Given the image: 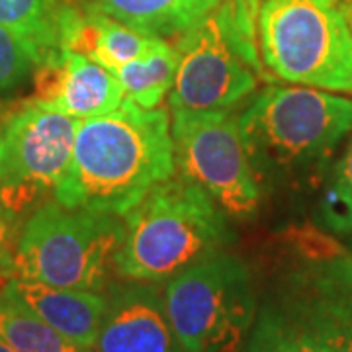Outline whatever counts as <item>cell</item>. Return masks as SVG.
<instances>
[{
    "label": "cell",
    "mask_w": 352,
    "mask_h": 352,
    "mask_svg": "<svg viewBox=\"0 0 352 352\" xmlns=\"http://www.w3.org/2000/svg\"><path fill=\"white\" fill-rule=\"evenodd\" d=\"M176 173L175 141L164 108L124 100L116 110L78 120L67 173L55 188L65 208L124 217Z\"/></svg>",
    "instance_id": "2"
},
{
    "label": "cell",
    "mask_w": 352,
    "mask_h": 352,
    "mask_svg": "<svg viewBox=\"0 0 352 352\" xmlns=\"http://www.w3.org/2000/svg\"><path fill=\"white\" fill-rule=\"evenodd\" d=\"M243 352H352V252L317 231H296L256 282Z\"/></svg>",
    "instance_id": "1"
},
{
    "label": "cell",
    "mask_w": 352,
    "mask_h": 352,
    "mask_svg": "<svg viewBox=\"0 0 352 352\" xmlns=\"http://www.w3.org/2000/svg\"><path fill=\"white\" fill-rule=\"evenodd\" d=\"M14 217L2 204H0V292L10 284L14 278V251H16V231H14Z\"/></svg>",
    "instance_id": "20"
},
{
    "label": "cell",
    "mask_w": 352,
    "mask_h": 352,
    "mask_svg": "<svg viewBox=\"0 0 352 352\" xmlns=\"http://www.w3.org/2000/svg\"><path fill=\"white\" fill-rule=\"evenodd\" d=\"M180 53L163 39L151 53L116 71L127 100L141 108H157L175 87Z\"/></svg>",
    "instance_id": "16"
},
{
    "label": "cell",
    "mask_w": 352,
    "mask_h": 352,
    "mask_svg": "<svg viewBox=\"0 0 352 352\" xmlns=\"http://www.w3.org/2000/svg\"><path fill=\"white\" fill-rule=\"evenodd\" d=\"M319 214L329 231L352 233V131L344 153L331 170Z\"/></svg>",
    "instance_id": "18"
},
{
    "label": "cell",
    "mask_w": 352,
    "mask_h": 352,
    "mask_svg": "<svg viewBox=\"0 0 352 352\" xmlns=\"http://www.w3.org/2000/svg\"><path fill=\"white\" fill-rule=\"evenodd\" d=\"M344 12H346V18H349V22H351V28H352V2L351 0H344Z\"/></svg>",
    "instance_id": "22"
},
{
    "label": "cell",
    "mask_w": 352,
    "mask_h": 352,
    "mask_svg": "<svg viewBox=\"0 0 352 352\" xmlns=\"http://www.w3.org/2000/svg\"><path fill=\"white\" fill-rule=\"evenodd\" d=\"M10 110H12V108H8L6 104H2V102H0V124L4 122V118L8 116V112H10Z\"/></svg>",
    "instance_id": "21"
},
{
    "label": "cell",
    "mask_w": 352,
    "mask_h": 352,
    "mask_svg": "<svg viewBox=\"0 0 352 352\" xmlns=\"http://www.w3.org/2000/svg\"><path fill=\"white\" fill-rule=\"evenodd\" d=\"M124 239L118 215L39 206L22 227L14 251V278L55 288L102 292Z\"/></svg>",
    "instance_id": "7"
},
{
    "label": "cell",
    "mask_w": 352,
    "mask_h": 352,
    "mask_svg": "<svg viewBox=\"0 0 352 352\" xmlns=\"http://www.w3.org/2000/svg\"><path fill=\"white\" fill-rule=\"evenodd\" d=\"M78 120L38 100L12 108L0 124V204L18 215L55 192L67 173Z\"/></svg>",
    "instance_id": "10"
},
{
    "label": "cell",
    "mask_w": 352,
    "mask_h": 352,
    "mask_svg": "<svg viewBox=\"0 0 352 352\" xmlns=\"http://www.w3.org/2000/svg\"><path fill=\"white\" fill-rule=\"evenodd\" d=\"M94 352H186L176 337L164 294L153 282L112 286Z\"/></svg>",
    "instance_id": "11"
},
{
    "label": "cell",
    "mask_w": 352,
    "mask_h": 352,
    "mask_svg": "<svg viewBox=\"0 0 352 352\" xmlns=\"http://www.w3.org/2000/svg\"><path fill=\"white\" fill-rule=\"evenodd\" d=\"M113 20L153 38H180L221 0H92Z\"/></svg>",
    "instance_id": "14"
},
{
    "label": "cell",
    "mask_w": 352,
    "mask_h": 352,
    "mask_svg": "<svg viewBox=\"0 0 352 352\" xmlns=\"http://www.w3.org/2000/svg\"><path fill=\"white\" fill-rule=\"evenodd\" d=\"M261 0H221L186 34L176 38L180 53L173 110H229L263 80L258 50Z\"/></svg>",
    "instance_id": "5"
},
{
    "label": "cell",
    "mask_w": 352,
    "mask_h": 352,
    "mask_svg": "<svg viewBox=\"0 0 352 352\" xmlns=\"http://www.w3.org/2000/svg\"><path fill=\"white\" fill-rule=\"evenodd\" d=\"M124 219V239L112 266L131 282H166L235 241L229 215L182 176L159 182Z\"/></svg>",
    "instance_id": "3"
},
{
    "label": "cell",
    "mask_w": 352,
    "mask_h": 352,
    "mask_svg": "<svg viewBox=\"0 0 352 352\" xmlns=\"http://www.w3.org/2000/svg\"><path fill=\"white\" fill-rule=\"evenodd\" d=\"M2 292L24 303L73 344L94 351L108 305L102 292L55 288L20 278H12Z\"/></svg>",
    "instance_id": "13"
},
{
    "label": "cell",
    "mask_w": 352,
    "mask_h": 352,
    "mask_svg": "<svg viewBox=\"0 0 352 352\" xmlns=\"http://www.w3.org/2000/svg\"><path fill=\"white\" fill-rule=\"evenodd\" d=\"M34 73V100L75 120L104 116L126 100L116 73L78 51L61 50Z\"/></svg>",
    "instance_id": "12"
},
{
    "label": "cell",
    "mask_w": 352,
    "mask_h": 352,
    "mask_svg": "<svg viewBox=\"0 0 352 352\" xmlns=\"http://www.w3.org/2000/svg\"><path fill=\"white\" fill-rule=\"evenodd\" d=\"M0 339L16 352H92L65 339L6 292H0Z\"/></svg>",
    "instance_id": "17"
},
{
    "label": "cell",
    "mask_w": 352,
    "mask_h": 352,
    "mask_svg": "<svg viewBox=\"0 0 352 352\" xmlns=\"http://www.w3.org/2000/svg\"><path fill=\"white\" fill-rule=\"evenodd\" d=\"M252 170L264 188L314 173L352 131V100L311 87H266L239 116Z\"/></svg>",
    "instance_id": "4"
},
{
    "label": "cell",
    "mask_w": 352,
    "mask_h": 352,
    "mask_svg": "<svg viewBox=\"0 0 352 352\" xmlns=\"http://www.w3.org/2000/svg\"><path fill=\"white\" fill-rule=\"evenodd\" d=\"M0 352H16V351H14L12 346L8 344V342H4V340L0 339Z\"/></svg>",
    "instance_id": "23"
},
{
    "label": "cell",
    "mask_w": 352,
    "mask_h": 352,
    "mask_svg": "<svg viewBox=\"0 0 352 352\" xmlns=\"http://www.w3.org/2000/svg\"><path fill=\"white\" fill-rule=\"evenodd\" d=\"M67 0H0V25L12 32L36 67L61 51V14Z\"/></svg>",
    "instance_id": "15"
},
{
    "label": "cell",
    "mask_w": 352,
    "mask_h": 352,
    "mask_svg": "<svg viewBox=\"0 0 352 352\" xmlns=\"http://www.w3.org/2000/svg\"><path fill=\"white\" fill-rule=\"evenodd\" d=\"M164 305L186 352H243L256 315V278L243 258L217 252L164 282Z\"/></svg>",
    "instance_id": "8"
},
{
    "label": "cell",
    "mask_w": 352,
    "mask_h": 352,
    "mask_svg": "<svg viewBox=\"0 0 352 352\" xmlns=\"http://www.w3.org/2000/svg\"><path fill=\"white\" fill-rule=\"evenodd\" d=\"M351 2H352V0H351Z\"/></svg>",
    "instance_id": "24"
},
{
    "label": "cell",
    "mask_w": 352,
    "mask_h": 352,
    "mask_svg": "<svg viewBox=\"0 0 352 352\" xmlns=\"http://www.w3.org/2000/svg\"><path fill=\"white\" fill-rule=\"evenodd\" d=\"M36 71V61L24 43L0 25V92L16 88Z\"/></svg>",
    "instance_id": "19"
},
{
    "label": "cell",
    "mask_w": 352,
    "mask_h": 352,
    "mask_svg": "<svg viewBox=\"0 0 352 352\" xmlns=\"http://www.w3.org/2000/svg\"><path fill=\"white\" fill-rule=\"evenodd\" d=\"M170 131L182 178L208 192L229 219L258 212L261 186L231 110H173Z\"/></svg>",
    "instance_id": "9"
},
{
    "label": "cell",
    "mask_w": 352,
    "mask_h": 352,
    "mask_svg": "<svg viewBox=\"0 0 352 352\" xmlns=\"http://www.w3.org/2000/svg\"><path fill=\"white\" fill-rule=\"evenodd\" d=\"M258 50L280 80L352 94V28L344 0H261Z\"/></svg>",
    "instance_id": "6"
}]
</instances>
